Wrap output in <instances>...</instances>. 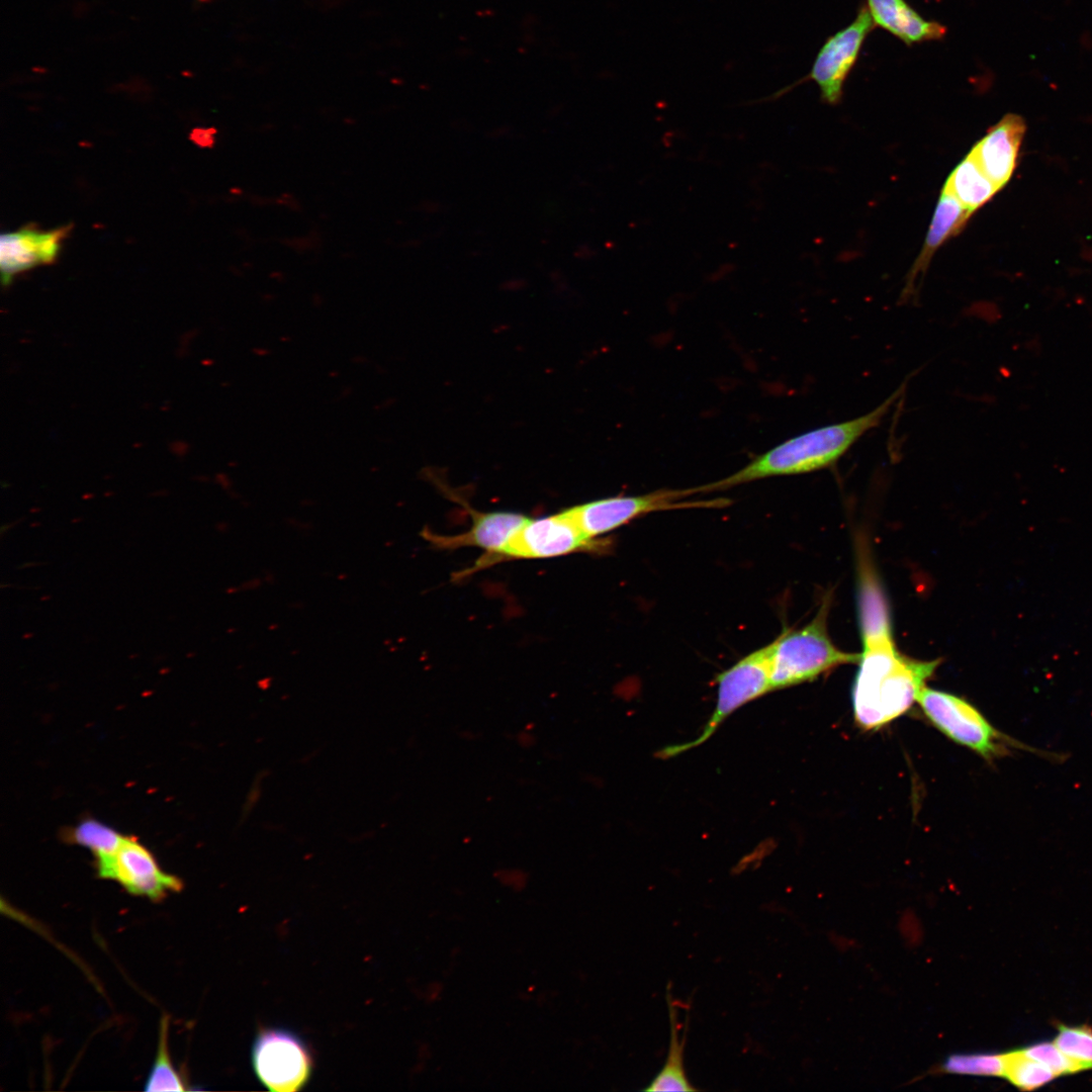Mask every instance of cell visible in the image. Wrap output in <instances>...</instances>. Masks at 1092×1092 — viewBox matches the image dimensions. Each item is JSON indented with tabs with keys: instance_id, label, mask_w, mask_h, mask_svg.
I'll return each mask as SVG.
<instances>
[{
	"instance_id": "15",
	"label": "cell",
	"mask_w": 1092,
	"mask_h": 1092,
	"mask_svg": "<svg viewBox=\"0 0 1092 1092\" xmlns=\"http://www.w3.org/2000/svg\"><path fill=\"white\" fill-rule=\"evenodd\" d=\"M875 26H879L906 46L942 39L946 27L920 15L906 0H867Z\"/></svg>"
},
{
	"instance_id": "20",
	"label": "cell",
	"mask_w": 1092,
	"mask_h": 1092,
	"mask_svg": "<svg viewBox=\"0 0 1092 1092\" xmlns=\"http://www.w3.org/2000/svg\"><path fill=\"white\" fill-rule=\"evenodd\" d=\"M1004 1056L1003 1077L1020 1090L1037 1089L1059 1077L1051 1069L1025 1056L1021 1050L1005 1053Z\"/></svg>"
},
{
	"instance_id": "1",
	"label": "cell",
	"mask_w": 1092,
	"mask_h": 1092,
	"mask_svg": "<svg viewBox=\"0 0 1092 1092\" xmlns=\"http://www.w3.org/2000/svg\"><path fill=\"white\" fill-rule=\"evenodd\" d=\"M862 651L851 689L852 714L863 730H877L916 702L939 659L918 660L896 647L889 605L873 569L860 566L857 593Z\"/></svg>"
},
{
	"instance_id": "19",
	"label": "cell",
	"mask_w": 1092,
	"mask_h": 1092,
	"mask_svg": "<svg viewBox=\"0 0 1092 1092\" xmlns=\"http://www.w3.org/2000/svg\"><path fill=\"white\" fill-rule=\"evenodd\" d=\"M66 841L90 849L95 857L113 852L124 835L93 818H87L64 833Z\"/></svg>"
},
{
	"instance_id": "10",
	"label": "cell",
	"mask_w": 1092,
	"mask_h": 1092,
	"mask_svg": "<svg viewBox=\"0 0 1092 1092\" xmlns=\"http://www.w3.org/2000/svg\"><path fill=\"white\" fill-rule=\"evenodd\" d=\"M97 875L116 882L131 895L161 901L180 891L182 881L161 869L154 854L132 836L111 853L95 857Z\"/></svg>"
},
{
	"instance_id": "3",
	"label": "cell",
	"mask_w": 1092,
	"mask_h": 1092,
	"mask_svg": "<svg viewBox=\"0 0 1092 1092\" xmlns=\"http://www.w3.org/2000/svg\"><path fill=\"white\" fill-rule=\"evenodd\" d=\"M829 607L826 599L808 624L786 629L767 644L771 691L814 680L841 664L858 661L859 653L833 644L826 623Z\"/></svg>"
},
{
	"instance_id": "24",
	"label": "cell",
	"mask_w": 1092,
	"mask_h": 1092,
	"mask_svg": "<svg viewBox=\"0 0 1092 1092\" xmlns=\"http://www.w3.org/2000/svg\"><path fill=\"white\" fill-rule=\"evenodd\" d=\"M499 881L513 888H521L526 883V875L520 870L508 869L497 874Z\"/></svg>"
},
{
	"instance_id": "11",
	"label": "cell",
	"mask_w": 1092,
	"mask_h": 1092,
	"mask_svg": "<svg viewBox=\"0 0 1092 1092\" xmlns=\"http://www.w3.org/2000/svg\"><path fill=\"white\" fill-rule=\"evenodd\" d=\"M71 228L69 224L50 231H40L35 226H23L17 231L2 234L0 238L2 283L8 285L16 274L54 262Z\"/></svg>"
},
{
	"instance_id": "6",
	"label": "cell",
	"mask_w": 1092,
	"mask_h": 1092,
	"mask_svg": "<svg viewBox=\"0 0 1092 1092\" xmlns=\"http://www.w3.org/2000/svg\"><path fill=\"white\" fill-rule=\"evenodd\" d=\"M697 493V487L662 488L645 494L590 500L565 509L564 512L587 537L599 538L650 513L688 508H722L729 504L728 498L722 497L686 500Z\"/></svg>"
},
{
	"instance_id": "12",
	"label": "cell",
	"mask_w": 1092,
	"mask_h": 1092,
	"mask_svg": "<svg viewBox=\"0 0 1092 1092\" xmlns=\"http://www.w3.org/2000/svg\"><path fill=\"white\" fill-rule=\"evenodd\" d=\"M1025 128L1021 116L1008 113L990 127L970 152L999 189L1008 183L1017 166Z\"/></svg>"
},
{
	"instance_id": "22",
	"label": "cell",
	"mask_w": 1092,
	"mask_h": 1092,
	"mask_svg": "<svg viewBox=\"0 0 1092 1092\" xmlns=\"http://www.w3.org/2000/svg\"><path fill=\"white\" fill-rule=\"evenodd\" d=\"M1054 1042L1071 1059L1092 1069V1027L1060 1024Z\"/></svg>"
},
{
	"instance_id": "23",
	"label": "cell",
	"mask_w": 1092,
	"mask_h": 1092,
	"mask_svg": "<svg viewBox=\"0 0 1092 1092\" xmlns=\"http://www.w3.org/2000/svg\"><path fill=\"white\" fill-rule=\"evenodd\" d=\"M1020 1050L1025 1056L1042 1064L1058 1076L1088 1070L1084 1065L1062 1052L1055 1042H1037Z\"/></svg>"
},
{
	"instance_id": "14",
	"label": "cell",
	"mask_w": 1092,
	"mask_h": 1092,
	"mask_svg": "<svg viewBox=\"0 0 1092 1092\" xmlns=\"http://www.w3.org/2000/svg\"><path fill=\"white\" fill-rule=\"evenodd\" d=\"M972 214L942 188L922 250L907 274L900 297L902 300L908 301L915 295L918 281L927 270L934 253L944 242L963 231Z\"/></svg>"
},
{
	"instance_id": "9",
	"label": "cell",
	"mask_w": 1092,
	"mask_h": 1092,
	"mask_svg": "<svg viewBox=\"0 0 1092 1092\" xmlns=\"http://www.w3.org/2000/svg\"><path fill=\"white\" fill-rule=\"evenodd\" d=\"M252 1064L260 1082L277 1092L298 1091L312 1071L307 1045L297 1034L284 1028L260 1030L252 1048Z\"/></svg>"
},
{
	"instance_id": "16",
	"label": "cell",
	"mask_w": 1092,
	"mask_h": 1092,
	"mask_svg": "<svg viewBox=\"0 0 1092 1092\" xmlns=\"http://www.w3.org/2000/svg\"><path fill=\"white\" fill-rule=\"evenodd\" d=\"M666 1001L670 1024V1037L667 1056L660 1071L650 1081L645 1091H695L697 1090L689 1081L685 1066L684 1052L686 1046L687 1030L680 1034L677 1021V1009L670 992V986L666 988Z\"/></svg>"
},
{
	"instance_id": "21",
	"label": "cell",
	"mask_w": 1092,
	"mask_h": 1092,
	"mask_svg": "<svg viewBox=\"0 0 1092 1092\" xmlns=\"http://www.w3.org/2000/svg\"><path fill=\"white\" fill-rule=\"evenodd\" d=\"M1004 1069V1054L993 1053L953 1054L940 1067L949 1074L991 1077H1003Z\"/></svg>"
},
{
	"instance_id": "4",
	"label": "cell",
	"mask_w": 1092,
	"mask_h": 1092,
	"mask_svg": "<svg viewBox=\"0 0 1092 1092\" xmlns=\"http://www.w3.org/2000/svg\"><path fill=\"white\" fill-rule=\"evenodd\" d=\"M916 702L935 728L988 762L1010 755L1012 749L1046 757L1053 755L1002 733L975 706L957 695L925 686Z\"/></svg>"
},
{
	"instance_id": "13",
	"label": "cell",
	"mask_w": 1092,
	"mask_h": 1092,
	"mask_svg": "<svg viewBox=\"0 0 1092 1092\" xmlns=\"http://www.w3.org/2000/svg\"><path fill=\"white\" fill-rule=\"evenodd\" d=\"M472 524L468 531L457 535H440L430 531L425 538L437 549L455 550L462 547H477L485 554L502 550L528 517L513 512H476L470 510Z\"/></svg>"
},
{
	"instance_id": "8",
	"label": "cell",
	"mask_w": 1092,
	"mask_h": 1092,
	"mask_svg": "<svg viewBox=\"0 0 1092 1092\" xmlns=\"http://www.w3.org/2000/svg\"><path fill=\"white\" fill-rule=\"evenodd\" d=\"M875 27L866 5H861L853 21L829 36L820 48L810 73L801 81L779 90L765 100L777 99L804 81H814L821 99L830 105L840 102L845 80L858 59L862 44Z\"/></svg>"
},
{
	"instance_id": "7",
	"label": "cell",
	"mask_w": 1092,
	"mask_h": 1092,
	"mask_svg": "<svg viewBox=\"0 0 1092 1092\" xmlns=\"http://www.w3.org/2000/svg\"><path fill=\"white\" fill-rule=\"evenodd\" d=\"M716 681V706L702 733L695 740L663 748L658 756L671 757L703 744L733 712L771 692L767 645L742 657L718 674Z\"/></svg>"
},
{
	"instance_id": "5",
	"label": "cell",
	"mask_w": 1092,
	"mask_h": 1092,
	"mask_svg": "<svg viewBox=\"0 0 1092 1092\" xmlns=\"http://www.w3.org/2000/svg\"><path fill=\"white\" fill-rule=\"evenodd\" d=\"M610 544L607 539L587 537L563 510L547 517L528 518L502 550L484 554L456 576H469L511 559L553 558L578 552L602 554L610 549Z\"/></svg>"
},
{
	"instance_id": "18",
	"label": "cell",
	"mask_w": 1092,
	"mask_h": 1092,
	"mask_svg": "<svg viewBox=\"0 0 1092 1092\" xmlns=\"http://www.w3.org/2000/svg\"><path fill=\"white\" fill-rule=\"evenodd\" d=\"M169 1021L163 1016L160 1022L155 1061L146 1081V1091H185L186 1086L176 1070L169 1052Z\"/></svg>"
},
{
	"instance_id": "17",
	"label": "cell",
	"mask_w": 1092,
	"mask_h": 1092,
	"mask_svg": "<svg viewBox=\"0 0 1092 1092\" xmlns=\"http://www.w3.org/2000/svg\"><path fill=\"white\" fill-rule=\"evenodd\" d=\"M943 188L972 213L1000 190L971 153L951 171Z\"/></svg>"
},
{
	"instance_id": "2",
	"label": "cell",
	"mask_w": 1092,
	"mask_h": 1092,
	"mask_svg": "<svg viewBox=\"0 0 1092 1092\" xmlns=\"http://www.w3.org/2000/svg\"><path fill=\"white\" fill-rule=\"evenodd\" d=\"M905 390V383L868 414L793 437L734 473L697 486L698 493L724 490L772 476L808 473L833 465L867 432L877 427Z\"/></svg>"
}]
</instances>
